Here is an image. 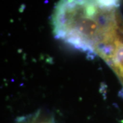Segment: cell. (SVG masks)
Masks as SVG:
<instances>
[{
	"mask_svg": "<svg viewBox=\"0 0 123 123\" xmlns=\"http://www.w3.org/2000/svg\"><path fill=\"white\" fill-rule=\"evenodd\" d=\"M120 0H60L52 15L57 39L94 56L97 44L114 34L123 20Z\"/></svg>",
	"mask_w": 123,
	"mask_h": 123,
	"instance_id": "6da1fadb",
	"label": "cell"
},
{
	"mask_svg": "<svg viewBox=\"0 0 123 123\" xmlns=\"http://www.w3.org/2000/svg\"><path fill=\"white\" fill-rule=\"evenodd\" d=\"M16 123H54V121L51 118L46 117L38 113L30 116L20 118Z\"/></svg>",
	"mask_w": 123,
	"mask_h": 123,
	"instance_id": "7a4b0ae2",
	"label": "cell"
}]
</instances>
